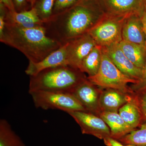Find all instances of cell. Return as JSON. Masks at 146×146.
Here are the masks:
<instances>
[{"label":"cell","instance_id":"obj_31","mask_svg":"<svg viewBox=\"0 0 146 146\" xmlns=\"http://www.w3.org/2000/svg\"><path fill=\"white\" fill-rule=\"evenodd\" d=\"M144 5H145V8L146 9V0H143Z\"/></svg>","mask_w":146,"mask_h":146},{"label":"cell","instance_id":"obj_18","mask_svg":"<svg viewBox=\"0 0 146 146\" xmlns=\"http://www.w3.org/2000/svg\"><path fill=\"white\" fill-rule=\"evenodd\" d=\"M119 113L133 130L142 123V115L134 96L119 109Z\"/></svg>","mask_w":146,"mask_h":146},{"label":"cell","instance_id":"obj_23","mask_svg":"<svg viewBox=\"0 0 146 146\" xmlns=\"http://www.w3.org/2000/svg\"><path fill=\"white\" fill-rule=\"evenodd\" d=\"M135 94L134 98L142 115V123H146V89L136 92Z\"/></svg>","mask_w":146,"mask_h":146},{"label":"cell","instance_id":"obj_27","mask_svg":"<svg viewBox=\"0 0 146 146\" xmlns=\"http://www.w3.org/2000/svg\"><path fill=\"white\" fill-rule=\"evenodd\" d=\"M104 141L105 144L107 146H125L118 140L114 138H109Z\"/></svg>","mask_w":146,"mask_h":146},{"label":"cell","instance_id":"obj_7","mask_svg":"<svg viewBox=\"0 0 146 146\" xmlns=\"http://www.w3.org/2000/svg\"><path fill=\"white\" fill-rule=\"evenodd\" d=\"M68 114L80 126L82 134L92 135L104 141L111 137L109 127L100 117L87 111H74Z\"/></svg>","mask_w":146,"mask_h":146},{"label":"cell","instance_id":"obj_5","mask_svg":"<svg viewBox=\"0 0 146 146\" xmlns=\"http://www.w3.org/2000/svg\"><path fill=\"white\" fill-rule=\"evenodd\" d=\"M29 94L32 98L35 106L37 108L45 110H59L68 113L86 111L81 103L71 93L38 91Z\"/></svg>","mask_w":146,"mask_h":146},{"label":"cell","instance_id":"obj_26","mask_svg":"<svg viewBox=\"0 0 146 146\" xmlns=\"http://www.w3.org/2000/svg\"><path fill=\"white\" fill-rule=\"evenodd\" d=\"M12 1L14 8L17 12H21L31 9L28 7V4H29L28 0H12Z\"/></svg>","mask_w":146,"mask_h":146},{"label":"cell","instance_id":"obj_4","mask_svg":"<svg viewBox=\"0 0 146 146\" xmlns=\"http://www.w3.org/2000/svg\"><path fill=\"white\" fill-rule=\"evenodd\" d=\"M87 78L95 86L116 89L128 94H132L133 92L128 88L127 84L138 82L137 80L128 77L121 72L103 50L98 72L95 75L88 77Z\"/></svg>","mask_w":146,"mask_h":146},{"label":"cell","instance_id":"obj_3","mask_svg":"<svg viewBox=\"0 0 146 146\" xmlns=\"http://www.w3.org/2000/svg\"><path fill=\"white\" fill-rule=\"evenodd\" d=\"M83 74L69 65L46 69L30 77L29 93L42 91L72 93L79 84L87 80Z\"/></svg>","mask_w":146,"mask_h":146},{"label":"cell","instance_id":"obj_13","mask_svg":"<svg viewBox=\"0 0 146 146\" xmlns=\"http://www.w3.org/2000/svg\"><path fill=\"white\" fill-rule=\"evenodd\" d=\"M122 40L146 46V36L141 17L136 15L128 16L123 25Z\"/></svg>","mask_w":146,"mask_h":146},{"label":"cell","instance_id":"obj_30","mask_svg":"<svg viewBox=\"0 0 146 146\" xmlns=\"http://www.w3.org/2000/svg\"><path fill=\"white\" fill-rule=\"evenodd\" d=\"M36 1V0H28V1L29 4L30 5L31 8L33 6L35 3Z\"/></svg>","mask_w":146,"mask_h":146},{"label":"cell","instance_id":"obj_19","mask_svg":"<svg viewBox=\"0 0 146 146\" xmlns=\"http://www.w3.org/2000/svg\"><path fill=\"white\" fill-rule=\"evenodd\" d=\"M102 53V47L96 45L84 59L80 70L86 73L88 77L95 75L100 67Z\"/></svg>","mask_w":146,"mask_h":146},{"label":"cell","instance_id":"obj_20","mask_svg":"<svg viewBox=\"0 0 146 146\" xmlns=\"http://www.w3.org/2000/svg\"><path fill=\"white\" fill-rule=\"evenodd\" d=\"M0 146H26L4 119L0 120Z\"/></svg>","mask_w":146,"mask_h":146},{"label":"cell","instance_id":"obj_22","mask_svg":"<svg viewBox=\"0 0 146 146\" xmlns=\"http://www.w3.org/2000/svg\"><path fill=\"white\" fill-rule=\"evenodd\" d=\"M55 0H36L34 7L43 23L48 22L53 16Z\"/></svg>","mask_w":146,"mask_h":146},{"label":"cell","instance_id":"obj_32","mask_svg":"<svg viewBox=\"0 0 146 146\" xmlns=\"http://www.w3.org/2000/svg\"><path fill=\"white\" fill-rule=\"evenodd\" d=\"M125 146H136L135 145H131V144H129V145H125Z\"/></svg>","mask_w":146,"mask_h":146},{"label":"cell","instance_id":"obj_28","mask_svg":"<svg viewBox=\"0 0 146 146\" xmlns=\"http://www.w3.org/2000/svg\"><path fill=\"white\" fill-rule=\"evenodd\" d=\"M0 4L4 5L9 11H16L12 0H0Z\"/></svg>","mask_w":146,"mask_h":146},{"label":"cell","instance_id":"obj_11","mask_svg":"<svg viewBox=\"0 0 146 146\" xmlns=\"http://www.w3.org/2000/svg\"><path fill=\"white\" fill-rule=\"evenodd\" d=\"M87 80L82 82L74 89L72 94L85 108L86 111L91 113H99L100 96L98 91Z\"/></svg>","mask_w":146,"mask_h":146},{"label":"cell","instance_id":"obj_16","mask_svg":"<svg viewBox=\"0 0 146 146\" xmlns=\"http://www.w3.org/2000/svg\"><path fill=\"white\" fill-rule=\"evenodd\" d=\"M100 117L109 127L111 138L119 140L133 130L117 112H102Z\"/></svg>","mask_w":146,"mask_h":146},{"label":"cell","instance_id":"obj_24","mask_svg":"<svg viewBox=\"0 0 146 146\" xmlns=\"http://www.w3.org/2000/svg\"><path fill=\"white\" fill-rule=\"evenodd\" d=\"M80 0H55L53 16L66 10L74 5Z\"/></svg>","mask_w":146,"mask_h":146},{"label":"cell","instance_id":"obj_6","mask_svg":"<svg viewBox=\"0 0 146 146\" xmlns=\"http://www.w3.org/2000/svg\"><path fill=\"white\" fill-rule=\"evenodd\" d=\"M128 16L105 13L88 33L96 44L102 47L119 44L122 40L123 25Z\"/></svg>","mask_w":146,"mask_h":146},{"label":"cell","instance_id":"obj_25","mask_svg":"<svg viewBox=\"0 0 146 146\" xmlns=\"http://www.w3.org/2000/svg\"><path fill=\"white\" fill-rule=\"evenodd\" d=\"M146 89V63L143 69L142 77L138 83L133 84L130 89L133 92H139Z\"/></svg>","mask_w":146,"mask_h":146},{"label":"cell","instance_id":"obj_10","mask_svg":"<svg viewBox=\"0 0 146 146\" xmlns=\"http://www.w3.org/2000/svg\"><path fill=\"white\" fill-rule=\"evenodd\" d=\"M102 49L123 74L138 82L140 80L143 75V69L138 68L128 58L121 49L119 44L102 47Z\"/></svg>","mask_w":146,"mask_h":146},{"label":"cell","instance_id":"obj_17","mask_svg":"<svg viewBox=\"0 0 146 146\" xmlns=\"http://www.w3.org/2000/svg\"><path fill=\"white\" fill-rule=\"evenodd\" d=\"M121 49L129 59L138 68L143 69L146 63V46L122 40Z\"/></svg>","mask_w":146,"mask_h":146},{"label":"cell","instance_id":"obj_21","mask_svg":"<svg viewBox=\"0 0 146 146\" xmlns=\"http://www.w3.org/2000/svg\"><path fill=\"white\" fill-rule=\"evenodd\" d=\"M138 130L135 129L118 141L125 145L136 146L146 145V123L142 124Z\"/></svg>","mask_w":146,"mask_h":146},{"label":"cell","instance_id":"obj_14","mask_svg":"<svg viewBox=\"0 0 146 146\" xmlns=\"http://www.w3.org/2000/svg\"><path fill=\"white\" fill-rule=\"evenodd\" d=\"M133 97L116 89H108L100 96L99 104L102 112H116Z\"/></svg>","mask_w":146,"mask_h":146},{"label":"cell","instance_id":"obj_29","mask_svg":"<svg viewBox=\"0 0 146 146\" xmlns=\"http://www.w3.org/2000/svg\"><path fill=\"white\" fill-rule=\"evenodd\" d=\"M141 19L142 23H143L144 32H145L146 36V9L144 11L142 17H141Z\"/></svg>","mask_w":146,"mask_h":146},{"label":"cell","instance_id":"obj_8","mask_svg":"<svg viewBox=\"0 0 146 146\" xmlns=\"http://www.w3.org/2000/svg\"><path fill=\"white\" fill-rule=\"evenodd\" d=\"M96 45L88 33L68 42L66 44L68 65L80 70L84 59Z\"/></svg>","mask_w":146,"mask_h":146},{"label":"cell","instance_id":"obj_12","mask_svg":"<svg viewBox=\"0 0 146 146\" xmlns=\"http://www.w3.org/2000/svg\"><path fill=\"white\" fill-rule=\"evenodd\" d=\"M65 65H68L66 44L61 46L39 62L29 61L25 73L30 77L33 76L46 69Z\"/></svg>","mask_w":146,"mask_h":146},{"label":"cell","instance_id":"obj_9","mask_svg":"<svg viewBox=\"0 0 146 146\" xmlns=\"http://www.w3.org/2000/svg\"><path fill=\"white\" fill-rule=\"evenodd\" d=\"M105 13L119 16L142 17L145 10L143 0H99Z\"/></svg>","mask_w":146,"mask_h":146},{"label":"cell","instance_id":"obj_15","mask_svg":"<svg viewBox=\"0 0 146 146\" xmlns=\"http://www.w3.org/2000/svg\"><path fill=\"white\" fill-rule=\"evenodd\" d=\"M5 21L7 23L27 28L43 26V22L38 17L34 7L20 12L10 11L7 9Z\"/></svg>","mask_w":146,"mask_h":146},{"label":"cell","instance_id":"obj_1","mask_svg":"<svg viewBox=\"0 0 146 146\" xmlns=\"http://www.w3.org/2000/svg\"><path fill=\"white\" fill-rule=\"evenodd\" d=\"M105 12L99 0H80L43 23L47 36L61 46L88 33Z\"/></svg>","mask_w":146,"mask_h":146},{"label":"cell","instance_id":"obj_2","mask_svg":"<svg viewBox=\"0 0 146 146\" xmlns=\"http://www.w3.org/2000/svg\"><path fill=\"white\" fill-rule=\"evenodd\" d=\"M2 43L20 51L31 62H39L61 47L47 36L43 26L27 28L6 22Z\"/></svg>","mask_w":146,"mask_h":146},{"label":"cell","instance_id":"obj_33","mask_svg":"<svg viewBox=\"0 0 146 146\" xmlns=\"http://www.w3.org/2000/svg\"><path fill=\"white\" fill-rule=\"evenodd\" d=\"M146 146V145H145V146Z\"/></svg>","mask_w":146,"mask_h":146}]
</instances>
